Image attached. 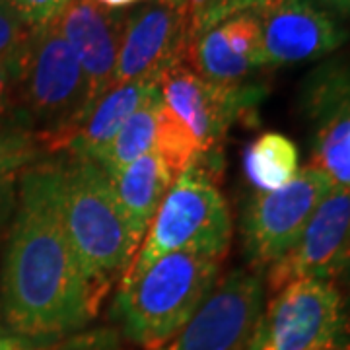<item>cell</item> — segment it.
I'll return each mask as SVG.
<instances>
[{
    "mask_svg": "<svg viewBox=\"0 0 350 350\" xmlns=\"http://www.w3.org/2000/svg\"><path fill=\"white\" fill-rule=\"evenodd\" d=\"M0 350H33L27 338L16 335H0Z\"/></svg>",
    "mask_w": 350,
    "mask_h": 350,
    "instance_id": "28",
    "label": "cell"
},
{
    "mask_svg": "<svg viewBox=\"0 0 350 350\" xmlns=\"http://www.w3.org/2000/svg\"><path fill=\"white\" fill-rule=\"evenodd\" d=\"M160 96L156 82H129L107 90L94 103L82 123L64 138L59 152L96 160L126 121L148 101Z\"/></svg>",
    "mask_w": 350,
    "mask_h": 350,
    "instance_id": "15",
    "label": "cell"
},
{
    "mask_svg": "<svg viewBox=\"0 0 350 350\" xmlns=\"http://www.w3.org/2000/svg\"><path fill=\"white\" fill-rule=\"evenodd\" d=\"M208 2H211V0H187L189 14H191V27H193V24L199 20L200 14L204 12V8H206Z\"/></svg>",
    "mask_w": 350,
    "mask_h": 350,
    "instance_id": "29",
    "label": "cell"
},
{
    "mask_svg": "<svg viewBox=\"0 0 350 350\" xmlns=\"http://www.w3.org/2000/svg\"><path fill=\"white\" fill-rule=\"evenodd\" d=\"M187 63L206 82L222 88L250 84L265 68L259 12H239L191 39Z\"/></svg>",
    "mask_w": 350,
    "mask_h": 350,
    "instance_id": "13",
    "label": "cell"
},
{
    "mask_svg": "<svg viewBox=\"0 0 350 350\" xmlns=\"http://www.w3.org/2000/svg\"><path fill=\"white\" fill-rule=\"evenodd\" d=\"M0 300L8 331L27 340L75 333L98 312L101 296L88 282L63 226L55 160L29 165L18 181Z\"/></svg>",
    "mask_w": 350,
    "mask_h": 350,
    "instance_id": "1",
    "label": "cell"
},
{
    "mask_svg": "<svg viewBox=\"0 0 350 350\" xmlns=\"http://www.w3.org/2000/svg\"><path fill=\"white\" fill-rule=\"evenodd\" d=\"M259 18L265 68L319 61L349 39V31L313 0H278Z\"/></svg>",
    "mask_w": 350,
    "mask_h": 350,
    "instance_id": "12",
    "label": "cell"
},
{
    "mask_svg": "<svg viewBox=\"0 0 350 350\" xmlns=\"http://www.w3.org/2000/svg\"><path fill=\"white\" fill-rule=\"evenodd\" d=\"M18 55L8 57V59H0V126L18 125V121H16Z\"/></svg>",
    "mask_w": 350,
    "mask_h": 350,
    "instance_id": "24",
    "label": "cell"
},
{
    "mask_svg": "<svg viewBox=\"0 0 350 350\" xmlns=\"http://www.w3.org/2000/svg\"><path fill=\"white\" fill-rule=\"evenodd\" d=\"M262 308L261 273L236 269L216 282L174 337L154 350H247Z\"/></svg>",
    "mask_w": 350,
    "mask_h": 350,
    "instance_id": "9",
    "label": "cell"
},
{
    "mask_svg": "<svg viewBox=\"0 0 350 350\" xmlns=\"http://www.w3.org/2000/svg\"><path fill=\"white\" fill-rule=\"evenodd\" d=\"M47 152L41 138L20 125L0 126V181L16 177Z\"/></svg>",
    "mask_w": 350,
    "mask_h": 350,
    "instance_id": "20",
    "label": "cell"
},
{
    "mask_svg": "<svg viewBox=\"0 0 350 350\" xmlns=\"http://www.w3.org/2000/svg\"><path fill=\"white\" fill-rule=\"evenodd\" d=\"M162 107V94L142 105L117 133V137L98 154L94 162L100 163L101 170L109 177H115L126 165L137 162L138 158L156 152Z\"/></svg>",
    "mask_w": 350,
    "mask_h": 350,
    "instance_id": "19",
    "label": "cell"
},
{
    "mask_svg": "<svg viewBox=\"0 0 350 350\" xmlns=\"http://www.w3.org/2000/svg\"><path fill=\"white\" fill-rule=\"evenodd\" d=\"M325 12L335 14L340 18H350V0H313Z\"/></svg>",
    "mask_w": 350,
    "mask_h": 350,
    "instance_id": "27",
    "label": "cell"
},
{
    "mask_svg": "<svg viewBox=\"0 0 350 350\" xmlns=\"http://www.w3.org/2000/svg\"><path fill=\"white\" fill-rule=\"evenodd\" d=\"M333 185L321 170L306 165L284 187L251 195L243 211L241 236L255 269H269L296 243Z\"/></svg>",
    "mask_w": 350,
    "mask_h": 350,
    "instance_id": "7",
    "label": "cell"
},
{
    "mask_svg": "<svg viewBox=\"0 0 350 350\" xmlns=\"http://www.w3.org/2000/svg\"><path fill=\"white\" fill-rule=\"evenodd\" d=\"M53 350H123V347L115 331L101 329L66 338L63 345Z\"/></svg>",
    "mask_w": 350,
    "mask_h": 350,
    "instance_id": "26",
    "label": "cell"
},
{
    "mask_svg": "<svg viewBox=\"0 0 350 350\" xmlns=\"http://www.w3.org/2000/svg\"><path fill=\"white\" fill-rule=\"evenodd\" d=\"M213 156L200 154L175 177L123 278L140 275L175 251H202L224 259L234 228L228 202L216 187Z\"/></svg>",
    "mask_w": 350,
    "mask_h": 350,
    "instance_id": "5",
    "label": "cell"
},
{
    "mask_svg": "<svg viewBox=\"0 0 350 350\" xmlns=\"http://www.w3.org/2000/svg\"><path fill=\"white\" fill-rule=\"evenodd\" d=\"M222 261L202 251H175L123 278L111 308L123 337L148 350L167 342L213 292Z\"/></svg>",
    "mask_w": 350,
    "mask_h": 350,
    "instance_id": "3",
    "label": "cell"
},
{
    "mask_svg": "<svg viewBox=\"0 0 350 350\" xmlns=\"http://www.w3.org/2000/svg\"><path fill=\"white\" fill-rule=\"evenodd\" d=\"M175 174L158 152H150L111 177L113 191L137 250L146 236Z\"/></svg>",
    "mask_w": 350,
    "mask_h": 350,
    "instance_id": "16",
    "label": "cell"
},
{
    "mask_svg": "<svg viewBox=\"0 0 350 350\" xmlns=\"http://www.w3.org/2000/svg\"><path fill=\"white\" fill-rule=\"evenodd\" d=\"M55 22L82 64L92 109L111 88L125 14L101 6L98 0H70Z\"/></svg>",
    "mask_w": 350,
    "mask_h": 350,
    "instance_id": "14",
    "label": "cell"
},
{
    "mask_svg": "<svg viewBox=\"0 0 350 350\" xmlns=\"http://www.w3.org/2000/svg\"><path fill=\"white\" fill-rule=\"evenodd\" d=\"M29 27L22 22L10 0H0V59L16 57L27 41Z\"/></svg>",
    "mask_w": 350,
    "mask_h": 350,
    "instance_id": "22",
    "label": "cell"
},
{
    "mask_svg": "<svg viewBox=\"0 0 350 350\" xmlns=\"http://www.w3.org/2000/svg\"><path fill=\"white\" fill-rule=\"evenodd\" d=\"M163 105L187 131L199 154L216 152L230 126L241 115L253 113L265 88L245 84L222 88L200 78L187 61L175 64L158 82Z\"/></svg>",
    "mask_w": 350,
    "mask_h": 350,
    "instance_id": "10",
    "label": "cell"
},
{
    "mask_svg": "<svg viewBox=\"0 0 350 350\" xmlns=\"http://www.w3.org/2000/svg\"><path fill=\"white\" fill-rule=\"evenodd\" d=\"M325 350H345V349H325Z\"/></svg>",
    "mask_w": 350,
    "mask_h": 350,
    "instance_id": "31",
    "label": "cell"
},
{
    "mask_svg": "<svg viewBox=\"0 0 350 350\" xmlns=\"http://www.w3.org/2000/svg\"><path fill=\"white\" fill-rule=\"evenodd\" d=\"M300 109L313 129L350 113V61H325L306 76L300 88Z\"/></svg>",
    "mask_w": 350,
    "mask_h": 350,
    "instance_id": "17",
    "label": "cell"
},
{
    "mask_svg": "<svg viewBox=\"0 0 350 350\" xmlns=\"http://www.w3.org/2000/svg\"><path fill=\"white\" fill-rule=\"evenodd\" d=\"M275 2H278V0H211L206 4L204 12L200 14L199 20L191 27V39L197 38L202 31L211 29L213 25L234 16V14L251 12V10L261 12Z\"/></svg>",
    "mask_w": 350,
    "mask_h": 350,
    "instance_id": "21",
    "label": "cell"
},
{
    "mask_svg": "<svg viewBox=\"0 0 350 350\" xmlns=\"http://www.w3.org/2000/svg\"><path fill=\"white\" fill-rule=\"evenodd\" d=\"M189 43L187 0L144 2L135 12L125 14L111 88L129 82L158 84L170 68L187 61Z\"/></svg>",
    "mask_w": 350,
    "mask_h": 350,
    "instance_id": "8",
    "label": "cell"
},
{
    "mask_svg": "<svg viewBox=\"0 0 350 350\" xmlns=\"http://www.w3.org/2000/svg\"><path fill=\"white\" fill-rule=\"evenodd\" d=\"M18 16L29 29L53 22L70 0H10Z\"/></svg>",
    "mask_w": 350,
    "mask_h": 350,
    "instance_id": "25",
    "label": "cell"
},
{
    "mask_svg": "<svg viewBox=\"0 0 350 350\" xmlns=\"http://www.w3.org/2000/svg\"><path fill=\"white\" fill-rule=\"evenodd\" d=\"M57 163V199L68 241L88 282L103 296L123 278L137 255L111 177L90 158L68 156Z\"/></svg>",
    "mask_w": 350,
    "mask_h": 350,
    "instance_id": "2",
    "label": "cell"
},
{
    "mask_svg": "<svg viewBox=\"0 0 350 350\" xmlns=\"http://www.w3.org/2000/svg\"><path fill=\"white\" fill-rule=\"evenodd\" d=\"M101 6H105V8H123V6H131V4H135V2H140V0H98Z\"/></svg>",
    "mask_w": 350,
    "mask_h": 350,
    "instance_id": "30",
    "label": "cell"
},
{
    "mask_svg": "<svg viewBox=\"0 0 350 350\" xmlns=\"http://www.w3.org/2000/svg\"><path fill=\"white\" fill-rule=\"evenodd\" d=\"M16 193H18V181L16 177H8L0 181V278H2V261H4V250L8 241V232L12 226L14 208H16ZM4 313H2V300H0V335H6L4 329Z\"/></svg>",
    "mask_w": 350,
    "mask_h": 350,
    "instance_id": "23",
    "label": "cell"
},
{
    "mask_svg": "<svg viewBox=\"0 0 350 350\" xmlns=\"http://www.w3.org/2000/svg\"><path fill=\"white\" fill-rule=\"evenodd\" d=\"M347 337L349 312L337 282L301 278L265 304L247 350L345 349Z\"/></svg>",
    "mask_w": 350,
    "mask_h": 350,
    "instance_id": "6",
    "label": "cell"
},
{
    "mask_svg": "<svg viewBox=\"0 0 350 350\" xmlns=\"http://www.w3.org/2000/svg\"><path fill=\"white\" fill-rule=\"evenodd\" d=\"M349 271H350V267H349Z\"/></svg>",
    "mask_w": 350,
    "mask_h": 350,
    "instance_id": "32",
    "label": "cell"
},
{
    "mask_svg": "<svg viewBox=\"0 0 350 350\" xmlns=\"http://www.w3.org/2000/svg\"><path fill=\"white\" fill-rule=\"evenodd\" d=\"M296 144L280 133H262L243 152V172L261 193L284 187L300 170Z\"/></svg>",
    "mask_w": 350,
    "mask_h": 350,
    "instance_id": "18",
    "label": "cell"
},
{
    "mask_svg": "<svg viewBox=\"0 0 350 350\" xmlns=\"http://www.w3.org/2000/svg\"><path fill=\"white\" fill-rule=\"evenodd\" d=\"M350 267V189L333 185L296 243L267 269V286L276 292L292 280L335 282Z\"/></svg>",
    "mask_w": 350,
    "mask_h": 350,
    "instance_id": "11",
    "label": "cell"
},
{
    "mask_svg": "<svg viewBox=\"0 0 350 350\" xmlns=\"http://www.w3.org/2000/svg\"><path fill=\"white\" fill-rule=\"evenodd\" d=\"M90 111V88L82 64L59 25L29 29L18 55L16 121L36 133L49 152H59Z\"/></svg>",
    "mask_w": 350,
    "mask_h": 350,
    "instance_id": "4",
    "label": "cell"
}]
</instances>
